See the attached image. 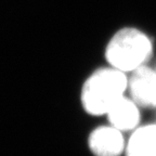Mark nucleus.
Returning <instances> with one entry per match:
<instances>
[{"mask_svg": "<svg viewBox=\"0 0 156 156\" xmlns=\"http://www.w3.org/2000/svg\"><path fill=\"white\" fill-rule=\"evenodd\" d=\"M128 74L110 65L92 72L83 81L80 103L83 111L91 116H105L110 108L127 94Z\"/></svg>", "mask_w": 156, "mask_h": 156, "instance_id": "nucleus-2", "label": "nucleus"}, {"mask_svg": "<svg viewBox=\"0 0 156 156\" xmlns=\"http://www.w3.org/2000/svg\"><path fill=\"white\" fill-rule=\"evenodd\" d=\"M127 95L141 108L156 110V67L144 65L130 73Z\"/></svg>", "mask_w": 156, "mask_h": 156, "instance_id": "nucleus-3", "label": "nucleus"}, {"mask_svg": "<svg viewBox=\"0 0 156 156\" xmlns=\"http://www.w3.org/2000/svg\"><path fill=\"white\" fill-rule=\"evenodd\" d=\"M155 122H156V120H155Z\"/></svg>", "mask_w": 156, "mask_h": 156, "instance_id": "nucleus-7", "label": "nucleus"}, {"mask_svg": "<svg viewBox=\"0 0 156 156\" xmlns=\"http://www.w3.org/2000/svg\"><path fill=\"white\" fill-rule=\"evenodd\" d=\"M154 53V42L139 27L124 26L108 39L104 49L107 65L128 74L147 65Z\"/></svg>", "mask_w": 156, "mask_h": 156, "instance_id": "nucleus-1", "label": "nucleus"}, {"mask_svg": "<svg viewBox=\"0 0 156 156\" xmlns=\"http://www.w3.org/2000/svg\"><path fill=\"white\" fill-rule=\"evenodd\" d=\"M88 149L93 156H125V133L112 125L95 127L88 136Z\"/></svg>", "mask_w": 156, "mask_h": 156, "instance_id": "nucleus-4", "label": "nucleus"}, {"mask_svg": "<svg viewBox=\"0 0 156 156\" xmlns=\"http://www.w3.org/2000/svg\"><path fill=\"white\" fill-rule=\"evenodd\" d=\"M125 156H156V122L140 125L130 132Z\"/></svg>", "mask_w": 156, "mask_h": 156, "instance_id": "nucleus-6", "label": "nucleus"}, {"mask_svg": "<svg viewBox=\"0 0 156 156\" xmlns=\"http://www.w3.org/2000/svg\"><path fill=\"white\" fill-rule=\"evenodd\" d=\"M107 124L122 132H132L141 125V107L128 95L117 101L106 113Z\"/></svg>", "mask_w": 156, "mask_h": 156, "instance_id": "nucleus-5", "label": "nucleus"}]
</instances>
